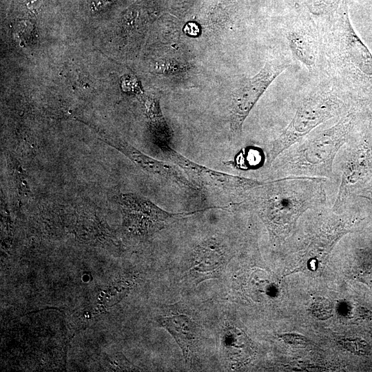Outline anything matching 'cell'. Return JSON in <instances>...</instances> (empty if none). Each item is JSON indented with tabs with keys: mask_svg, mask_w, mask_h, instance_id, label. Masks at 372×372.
I'll list each match as a JSON object with an SVG mask.
<instances>
[{
	"mask_svg": "<svg viewBox=\"0 0 372 372\" xmlns=\"http://www.w3.org/2000/svg\"><path fill=\"white\" fill-rule=\"evenodd\" d=\"M361 104L332 125L312 132L282 152L269 169L275 179L289 177L335 180L333 165L341 147L355 128L372 114Z\"/></svg>",
	"mask_w": 372,
	"mask_h": 372,
	"instance_id": "6da1fadb",
	"label": "cell"
},
{
	"mask_svg": "<svg viewBox=\"0 0 372 372\" xmlns=\"http://www.w3.org/2000/svg\"><path fill=\"white\" fill-rule=\"evenodd\" d=\"M325 180L307 177L268 180L245 192L237 204L256 210L273 234L282 238L303 214L326 205Z\"/></svg>",
	"mask_w": 372,
	"mask_h": 372,
	"instance_id": "7a4b0ae2",
	"label": "cell"
},
{
	"mask_svg": "<svg viewBox=\"0 0 372 372\" xmlns=\"http://www.w3.org/2000/svg\"><path fill=\"white\" fill-rule=\"evenodd\" d=\"M346 103L335 93L319 91L308 94L299 103L293 116L269 144L266 156L269 168L285 149L326 121L341 117L360 105Z\"/></svg>",
	"mask_w": 372,
	"mask_h": 372,
	"instance_id": "3957f363",
	"label": "cell"
},
{
	"mask_svg": "<svg viewBox=\"0 0 372 372\" xmlns=\"http://www.w3.org/2000/svg\"><path fill=\"white\" fill-rule=\"evenodd\" d=\"M336 158L341 176L332 209L339 211L372 180V114L355 128Z\"/></svg>",
	"mask_w": 372,
	"mask_h": 372,
	"instance_id": "277c9868",
	"label": "cell"
},
{
	"mask_svg": "<svg viewBox=\"0 0 372 372\" xmlns=\"http://www.w3.org/2000/svg\"><path fill=\"white\" fill-rule=\"evenodd\" d=\"M125 231L136 237L149 236L169 224L192 213H172L159 207L147 197L134 193L121 194L118 197Z\"/></svg>",
	"mask_w": 372,
	"mask_h": 372,
	"instance_id": "5b68a950",
	"label": "cell"
},
{
	"mask_svg": "<svg viewBox=\"0 0 372 372\" xmlns=\"http://www.w3.org/2000/svg\"><path fill=\"white\" fill-rule=\"evenodd\" d=\"M289 66L280 60H269L259 72L235 90L229 109V127L234 138L241 136L244 122L251 110L270 84Z\"/></svg>",
	"mask_w": 372,
	"mask_h": 372,
	"instance_id": "8992f818",
	"label": "cell"
},
{
	"mask_svg": "<svg viewBox=\"0 0 372 372\" xmlns=\"http://www.w3.org/2000/svg\"><path fill=\"white\" fill-rule=\"evenodd\" d=\"M160 149L173 164L184 169L187 174L191 175L203 185L224 191L236 197H241L247 191L265 183L266 181L211 169L193 162L172 149L169 145L162 147Z\"/></svg>",
	"mask_w": 372,
	"mask_h": 372,
	"instance_id": "52a82bcc",
	"label": "cell"
},
{
	"mask_svg": "<svg viewBox=\"0 0 372 372\" xmlns=\"http://www.w3.org/2000/svg\"><path fill=\"white\" fill-rule=\"evenodd\" d=\"M335 13V29L342 55L360 74L372 79V54L354 30L349 15L348 0H342Z\"/></svg>",
	"mask_w": 372,
	"mask_h": 372,
	"instance_id": "ba28073f",
	"label": "cell"
},
{
	"mask_svg": "<svg viewBox=\"0 0 372 372\" xmlns=\"http://www.w3.org/2000/svg\"><path fill=\"white\" fill-rule=\"evenodd\" d=\"M101 140L114 147L145 172L158 178L169 180L187 190L197 191V187L191 183L174 164L153 158L141 152L131 145L101 134Z\"/></svg>",
	"mask_w": 372,
	"mask_h": 372,
	"instance_id": "9c48e42d",
	"label": "cell"
},
{
	"mask_svg": "<svg viewBox=\"0 0 372 372\" xmlns=\"http://www.w3.org/2000/svg\"><path fill=\"white\" fill-rule=\"evenodd\" d=\"M225 260L224 249L215 238H209L194 250L191 273L197 281L216 278Z\"/></svg>",
	"mask_w": 372,
	"mask_h": 372,
	"instance_id": "30bf717a",
	"label": "cell"
},
{
	"mask_svg": "<svg viewBox=\"0 0 372 372\" xmlns=\"http://www.w3.org/2000/svg\"><path fill=\"white\" fill-rule=\"evenodd\" d=\"M287 39L293 56L309 70H313L318 52V40L313 28L295 25L287 32Z\"/></svg>",
	"mask_w": 372,
	"mask_h": 372,
	"instance_id": "8fae6325",
	"label": "cell"
},
{
	"mask_svg": "<svg viewBox=\"0 0 372 372\" xmlns=\"http://www.w3.org/2000/svg\"><path fill=\"white\" fill-rule=\"evenodd\" d=\"M158 322L174 337L186 360H191L196 352L200 336L197 324L184 315L163 317Z\"/></svg>",
	"mask_w": 372,
	"mask_h": 372,
	"instance_id": "7c38bea8",
	"label": "cell"
},
{
	"mask_svg": "<svg viewBox=\"0 0 372 372\" xmlns=\"http://www.w3.org/2000/svg\"><path fill=\"white\" fill-rule=\"evenodd\" d=\"M342 0H307L306 6L311 14L316 16L334 12Z\"/></svg>",
	"mask_w": 372,
	"mask_h": 372,
	"instance_id": "4fadbf2b",
	"label": "cell"
},
{
	"mask_svg": "<svg viewBox=\"0 0 372 372\" xmlns=\"http://www.w3.org/2000/svg\"><path fill=\"white\" fill-rule=\"evenodd\" d=\"M311 311L313 316L320 320H326L331 316L332 305L325 298H318L311 306Z\"/></svg>",
	"mask_w": 372,
	"mask_h": 372,
	"instance_id": "5bb4252c",
	"label": "cell"
},
{
	"mask_svg": "<svg viewBox=\"0 0 372 372\" xmlns=\"http://www.w3.org/2000/svg\"><path fill=\"white\" fill-rule=\"evenodd\" d=\"M340 344L347 350L358 355H364L369 351L367 343L360 338H346L342 340Z\"/></svg>",
	"mask_w": 372,
	"mask_h": 372,
	"instance_id": "9a60e30c",
	"label": "cell"
},
{
	"mask_svg": "<svg viewBox=\"0 0 372 372\" xmlns=\"http://www.w3.org/2000/svg\"><path fill=\"white\" fill-rule=\"evenodd\" d=\"M286 342L293 345H304L307 343V338L297 333H285L280 335Z\"/></svg>",
	"mask_w": 372,
	"mask_h": 372,
	"instance_id": "2e32d148",
	"label": "cell"
},
{
	"mask_svg": "<svg viewBox=\"0 0 372 372\" xmlns=\"http://www.w3.org/2000/svg\"><path fill=\"white\" fill-rule=\"evenodd\" d=\"M356 197L363 198L372 205V180L360 192Z\"/></svg>",
	"mask_w": 372,
	"mask_h": 372,
	"instance_id": "e0dca14e",
	"label": "cell"
},
{
	"mask_svg": "<svg viewBox=\"0 0 372 372\" xmlns=\"http://www.w3.org/2000/svg\"><path fill=\"white\" fill-rule=\"evenodd\" d=\"M185 32L191 36H196L200 32L199 28L195 23H189L185 28Z\"/></svg>",
	"mask_w": 372,
	"mask_h": 372,
	"instance_id": "ac0fdd59",
	"label": "cell"
}]
</instances>
